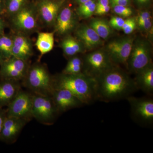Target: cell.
<instances>
[{
  "instance_id": "e0dca14e",
  "label": "cell",
  "mask_w": 153,
  "mask_h": 153,
  "mask_svg": "<svg viewBox=\"0 0 153 153\" xmlns=\"http://www.w3.org/2000/svg\"><path fill=\"white\" fill-rule=\"evenodd\" d=\"M56 31L59 34H66L74 29L75 19L73 12L69 7H65L57 15L56 19Z\"/></svg>"
},
{
  "instance_id": "52a82bcc",
  "label": "cell",
  "mask_w": 153,
  "mask_h": 153,
  "mask_svg": "<svg viewBox=\"0 0 153 153\" xmlns=\"http://www.w3.org/2000/svg\"><path fill=\"white\" fill-rule=\"evenodd\" d=\"M130 105L132 116L135 120L144 124H152L153 122V100L148 97L126 98Z\"/></svg>"
},
{
  "instance_id": "cb8c5ba5",
  "label": "cell",
  "mask_w": 153,
  "mask_h": 153,
  "mask_svg": "<svg viewBox=\"0 0 153 153\" xmlns=\"http://www.w3.org/2000/svg\"><path fill=\"white\" fill-rule=\"evenodd\" d=\"M13 40L7 36H0V54L5 59L12 57Z\"/></svg>"
},
{
  "instance_id": "8992f818",
  "label": "cell",
  "mask_w": 153,
  "mask_h": 153,
  "mask_svg": "<svg viewBox=\"0 0 153 153\" xmlns=\"http://www.w3.org/2000/svg\"><path fill=\"white\" fill-rule=\"evenodd\" d=\"M112 63L109 56L102 51L92 52L86 56L83 62V74L96 78L113 67Z\"/></svg>"
},
{
  "instance_id": "8fae6325",
  "label": "cell",
  "mask_w": 153,
  "mask_h": 153,
  "mask_svg": "<svg viewBox=\"0 0 153 153\" xmlns=\"http://www.w3.org/2000/svg\"><path fill=\"white\" fill-rule=\"evenodd\" d=\"M51 97L60 114L84 105L79 99L66 89H54Z\"/></svg>"
},
{
  "instance_id": "d6a6232c",
  "label": "cell",
  "mask_w": 153,
  "mask_h": 153,
  "mask_svg": "<svg viewBox=\"0 0 153 153\" xmlns=\"http://www.w3.org/2000/svg\"><path fill=\"white\" fill-rule=\"evenodd\" d=\"M110 10V7L108 5L105 7H103L100 8L96 9L95 13L97 15L101 16V15H105V14L108 13Z\"/></svg>"
},
{
  "instance_id": "ab89813d",
  "label": "cell",
  "mask_w": 153,
  "mask_h": 153,
  "mask_svg": "<svg viewBox=\"0 0 153 153\" xmlns=\"http://www.w3.org/2000/svg\"><path fill=\"white\" fill-rule=\"evenodd\" d=\"M126 1H130V0H126Z\"/></svg>"
},
{
  "instance_id": "8d00e7d4",
  "label": "cell",
  "mask_w": 153,
  "mask_h": 153,
  "mask_svg": "<svg viewBox=\"0 0 153 153\" xmlns=\"http://www.w3.org/2000/svg\"><path fill=\"white\" fill-rule=\"evenodd\" d=\"M4 6V0H0V12H1Z\"/></svg>"
},
{
  "instance_id": "277c9868",
  "label": "cell",
  "mask_w": 153,
  "mask_h": 153,
  "mask_svg": "<svg viewBox=\"0 0 153 153\" xmlns=\"http://www.w3.org/2000/svg\"><path fill=\"white\" fill-rule=\"evenodd\" d=\"M59 114L51 97L33 94V118L42 124L50 126L55 123Z\"/></svg>"
},
{
  "instance_id": "83f0119b",
  "label": "cell",
  "mask_w": 153,
  "mask_h": 153,
  "mask_svg": "<svg viewBox=\"0 0 153 153\" xmlns=\"http://www.w3.org/2000/svg\"><path fill=\"white\" fill-rule=\"evenodd\" d=\"M124 22V19L122 17L113 16L110 20L109 25L113 29L116 30H120L122 29Z\"/></svg>"
},
{
  "instance_id": "d4e9b609",
  "label": "cell",
  "mask_w": 153,
  "mask_h": 153,
  "mask_svg": "<svg viewBox=\"0 0 153 153\" xmlns=\"http://www.w3.org/2000/svg\"><path fill=\"white\" fill-rule=\"evenodd\" d=\"M27 0H7V10L9 13L15 14L25 7Z\"/></svg>"
},
{
  "instance_id": "5bb4252c",
  "label": "cell",
  "mask_w": 153,
  "mask_h": 153,
  "mask_svg": "<svg viewBox=\"0 0 153 153\" xmlns=\"http://www.w3.org/2000/svg\"><path fill=\"white\" fill-rule=\"evenodd\" d=\"M64 0H43L39 4V11L43 21L48 25L56 21Z\"/></svg>"
},
{
  "instance_id": "603a6c76",
  "label": "cell",
  "mask_w": 153,
  "mask_h": 153,
  "mask_svg": "<svg viewBox=\"0 0 153 153\" xmlns=\"http://www.w3.org/2000/svg\"><path fill=\"white\" fill-rule=\"evenodd\" d=\"M83 62L78 57H73L69 60L67 65L63 70V73L68 74H83Z\"/></svg>"
},
{
  "instance_id": "9c48e42d",
  "label": "cell",
  "mask_w": 153,
  "mask_h": 153,
  "mask_svg": "<svg viewBox=\"0 0 153 153\" xmlns=\"http://www.w3.org/2000/svg\"><path fill=\"white\" fill-rule=\"evenodd\" d=\"M150 51L145 42H137L133 46L127 68L131 72L137 73L151 65Z\"/></svg>"
},
{
  "instance_id": "f546056e",
  "label": "cell",
  "mask_w": 153,
  "mask_h": 153,
  "mask_svg": "<svg viewBox=\"0 0 153 153\" xmlns=\"http://www.w3.org/2000/svg\"><path fill=\"white\" fill-rule=\"evenodd\" d=\"M138 26L142 30H148L152 27V18H149L145 20L143 22L138 24Z\"/></svg>"
},
{
  "instance_id": "44dd1931",
  "label": "cell",
  "mask_w": 153,
  "mask_h": 153,
  "mask_svg": "<svg viewBox=\"0 0 153 153\" xmlns=\"http://www.w3.org/2000/svg\"><path fill=\"white\" fill-rule=\"evenodd\" d=\"M89 26L102 39H107L111 34V31L109 24L102 19H93L89 24Z\"/></svg>"
},
{
  "instance_id": "3957f363",
  "label": "cell",
  "mask_w": 153,
  "mask_h": 153,
  "mask_svg": "<svg viewBox=\"0 0 153 153\" xmlns=\"http://www.w3.org/2000/svg\"><path fill=\"white\" fill-rule=\"evenodd\" d=\"M22 85L34 94L51 96L54 91L52 76L46 66L36 64L29 67Z\"/></svg>"
},
{
  "instance_id": "e575fe53",
  "label": "cell",
  "mask_w": 153,
  "mask_h": 153,
  "mask_svg": "<svg viewBox=\"0 0 153 153\" xmlns=\"http://www.w3.org/2000/svg\"><path fill=\"white\" fill-rule=\"evenodd\" d=\"M137 3L140 5H145L150 0H136Z\"/></svg>"
},
{
  "instance_id": "5b68a950",
  "label": "cell",
  "mask_w": 153,
  "mask_h": 153,
  "mask_svg": "<svg viewBox=\"0 0 153 153\" xmlns=\"http://www.w3.org/2000/svg\"><path fill=\"white\" fill-rule=\"evenodd\" d=\"M33 94L21 89L13 100L7 106V116L19 118L29 122L32 114Z\"/></svg>"
},
{
  "instance_id": "7a4b0ae2",
  "label": "cell",
  "mask_w": 153,
  "mask_h": 153,
  "mask_svg": "<svg viewBox=\"0 0 153 153\" xmlns=\"http://www.w3.org/2000/svg\"><path fill=\"white\" fill-rule=\"evenodd\" d=\"M54 89L68 90L84 104L92 103L96 98V82L94 78L83 74H62L52 76Z\"/></svg>"
},
{
  "instance_id": "9a60e30c",
  "label": "cell",
  "mask_w": 153,
  "mask_h": 153,
  "mask_svg": "<svg viewBox=\"0 0 153 153\" xmlns=\"http://www.w3.org/2000/svg\"><path fill=\"white\" fill-rule=\"evenodd\" d=\"M14 15L13 22L18 29L29 31L36 27V16L34 11L30 8L25 7Z\"/></svg>"
},
{
  "instance_id": "4316f807",
  "label": "cell",
  "mask_w": 153,
  "mask_h": 153,
  "mask_svg": "<svg viewBox=\"0 0 153 153\" xmlns=\"http://www.w3.org/2000/svg\"><path fill=\"white\" fill-rule=\"evenodd\" d=\"M136 27V22L133 19H128L125 20L122 30L126 34L132 33Z\"/></svg>"
},
{
  "instance_id": "ffe728a7",
  "label": "cell",
  "mask_w": 153,
  "mask_h": 153,
  "mask_svg": "<svg viewBox=\"0 0 153 153\" xmlns=\"http://www.w3.org/2000/svg\"><path fill=\"white\" fill-rule=\"evenodd\" d=\"M54 45V33H39L36 41V46L41 55L47 54L53 49Z\"/></svg>"
},
{
  "instance_id": "6da1fadb",
  "label": "cell",
  "mask_w": 153,
  "mask_h": 153,
  "mask_svg": "<svg viewBox=\"0 0 153 153\" xmlns=\"http://www.w3.org/2000/svg\"><path fill=\"white\" fill-rule=\"evenodd\" d=\"M94 79L96 100L108 102L126 99L138 90L134 79L116 67Z\"/></svg>"
},
{
  "instance_id": "d590c367",
  "label": "cell",
  "mask_w": 153,
  "mask_h": 153,
  "mask_svg": "<svg viewBox=\"0 0 153 153\" xmlns=\"http://www.w3.org/2000/svg\"><path fill=\"white\" fill-rule=\"evenodd\" d=\"M4 22L2 19H0V34L3 32L4 28Z\"/></svg>"
},
{
  "instance_id": "f1b7e54d",
  "label": "cell",
  "mask_w": 153,
  "mask_h": 153,
  "mask_svg": "<svg viewBox=\"0 0 153 153\" xmlns=\"http://www.w3.org/2000/svg\"><path fill=\"white\" fill-rule=\"evenodd\" d=\"M96 9V3L95 0L92 4H91L85 10L79 13V15L84 18H88L92 16L94 13H95Z\"/></svg>"
},
{
  "instance_id": "2e32d148",
  "label": "cell",
  "mask_w": 153,
  "mask_h": 153,
  "mask_svg": "<svg viewBox=\"0 0 153 153\" xmlns=\"http://www.w3.org/2000/svg\"><path fill=\"white\" fill-rule=\"evenodd\" d=\"M12 53V56L27 61L32 55L31 43L25 36H16L13 40Z\"/></svg>"
},
{
  "instance_id": "ba28073f",
  "label": "cell",
  "mask_w": 153,
  "mask_h": 153,
  "mask_svg": "<svg viewBox=\"0 0 153 153\" xmlns=\"http://www.w3.org/2000/svg\"><path fill=\"white\" fill-rule=\"evenodd\" d=\"M0 78L23 81L29 69L27 61L12 56L1 63Z\"/></svg>"
},
{
  "instance_id": "4dcf8cb0",
  "label": "cell",
  "mask_w": 153,
  "mask_h": 153,
  "mask_svg": "<svg viewBox=\"0 0 153 153\" xmlns=\"http://www.w3.org/2000/svg\"><path fill=\"white\" fill-rule=\"evenodd\" d=\"M150 18H152V17H151L150 13L149 12L145 11V12H142L139 14L137 17V23L138 25L141 22H143L145 20Z\"/></svg>"
},
{
  "instance_id": "7c38bea8",
  "label": "cell",
  "mask_w": 153,
  "mask_h": 153,
  "mask_svg": "<svg viewBox=\"0 0 153 153\" xmlns=\"http://www.w3.org/2000/svg\"><path fill=\"white\" fill-rule=\"evenodd\" d=\"M28 123L22 119L7 116L0 133V140L7 143H13Z\"/></svg>"
},
{
  "instance_id": "836d02e7",
  "label": "cell",
  "mask_w": 153,
  "mask_h": 153,
  "mask_svg": "<svg viewBox=\"0 0 153 153\" xmlns=\"http://www.w3.org/2000/svg\"><path fill=\"white\" fill-rule=\"evenodd\" d=\"M109 0H98L96 3V9L103 7L109 5Z\"/></svg>"
},
{
  "instance_id": "1f68e13d",
  "label": "cell",
  "mask_w": 153,
  "mask_h": 153,
  "mask_svg": "<svg viewBox=\"0 0 153 153\" xmlns=\"http://www.w3.org/2000/svg\"><path fill=\"white\" fill-rule=\"evenodd\" d=\"M7 117L6 109H3L2 108L0 107V133L2 129L3 125Z\"/></svg>"
},
{
  "instance_id": "30bf717a",
  "label": "cell",
  "mask_w": 153,
  "mask_h": 153,
  "mask_svg": "<svg viewBox=\"0 0 153 153\" xmlns=\"http://www.w3.org/2000/svg\"><path fill=\"white\" fill-rule=\"evenodd\" d=\"M133 46L131 38H126L110 42L108 45V56L112 62L121 64L127 68L128 62Z\"/></svg>"
},
{
  "instance_id": "ac0fdd59",
  "label": "cell",
  "mask_w": 153,
  "mask_h": 153,
  "mask_svg": "<svg viewBox=\"0 0 153 153\" xmlns=\"http://www.w3.org/2000/svg\"><path fill=\"white\" fill-rule=\"evenodd\" d=\"M134 79L138 90L140 89L148 95L153 93V68L152 64L137 73Z\"/></svg>"
},
{
  "instance_id": "74e56055",
  "label": "cell",
  "mask_w": 153,
  "mask_h": 153,
  "mask_svg": "<svg viewBox=\"0 0 153 153\" xmlns=\"http://www.w3.org/2000/svg\"><path fill=\"white\" fill-rule=\"evenodd\" d=\"M76 1L80 4L85 2L88 1H92V0H76Z\"/></svg>"
},
{
  "instance_id": "4fadbf2b",
  "label": "cell",
  "mask_w": 153,
  "mask_h": 153,
  "mask_svg": "<svg viewBox=\"0 0 153 153\" xmlns=\"http://www.w3.org/2000/svg\"><path fill=\"white\" fill-rule=\"evenodd\" d=\"M20 81L2 79L0 81V107L7 106L22 89Z\"/></svg>"
},
{
  "instance_id": "f35d334b",
  "label": "cell",
  "mask_w": 153,
  "mask_h": 153,
  "mask_svg": "<svg viewBox=\"0 0 153 153\" xmlns=\"http://www.w3.org/2000/svg\"><path fill=\"white\" fill-rule=\"evenodd\" d=\"M4 60V57H3V56L1 55V54H0V63H1V62H2L3 60Z\"/></svg>"
},
{
  "instance_id": "484cf974",
  "label": "cell",
  "mask_w": 153,
  "mask_h": 153,
  "mask_svg": "<svg viewBox=\"0 0 153 153\" xmlns=\"http://www.w3.org/2000/svg\"><path fill=\"white\" fill-rule=\"evenodd\" d=\"M112 7L114 12L121 17H128L133 13L132 10L128 6L114 5Z\"/></svg>"
},
{
  "instance_id": "d6986e66",
  "label": "cell",
  "mask_w": 153,
  "mask_h": 153,
  "mask_svg": "<svg viewBox=\"0 0 153 153\" xmlns=\"http://www.w3.org/2000/svg\"><path fill=\"white\" fill-rule=\"evenodd\" d=\"M76 35L85 48L89 50L101 44V38L89 26H81L76 31Z\"/></svg>"
},
{
  "instance_id": "7402d4cb",
  "label": "cell",
  "mask_w": 153,
  "mask_h": 153,
  "mask_svg": "<svg viewBox=\"0 0 153 153\" xmlns=\"http://www.w3.org/2000/svg\"><path fill=\"white\" fill-rule=\"evenodd\" d=\"M62 49L65 55L67 56H73L82 51L81 45L76 39L68 37L62 42Z\"/></svg>"
}]
</instances>
